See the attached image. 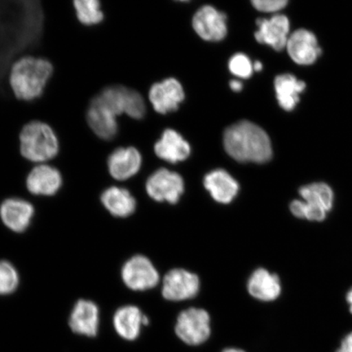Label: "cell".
Wrapping results in <instances>:
<instances>
[{
    "instance_id": "6da1fadb",
    "label": "cell",
    "mask_w": 352,
    "mask_h": 352,
    "mask_svg": "<svg viewBox=\"0 0 352 352\" xmlns=\"http://www.w3.org/2000/svg\"><path fill=\"white\" fill-rule=\"evenodd\" d=\"M55 67L43 56L25 55L12 64L8 83L13 96L21 102H34L45 94Z\"/></svg>"
},
{
    "instance_id": "7a4b0ae2",
    "label": "cell",
    "mask_w": 352,
    "mask_h": 352,
    "mask_svg": "<svg viewBox=\"0 0 352 352\" xmlns=\"http://www.w3.org/2000/svg\"><path fill=\"white\" fill-rule=\"evenodd\" d=\"M223 145L228 155L237 162L262 164L272 157L270 136L252 122L241 121L228 127Z\"/></svg>"
},
{
    "instance_id": "3957f363",
    "label": "cell",
    "mask_w": 352,
    "mask_h": 352,
    "mask_svg": "<svg viewBox=\"0 0 352 352\" xmlns=\"http://www.w3.org/2000/svg\"><path fill=\"white\" fill-rule=\"evenodd\" d=\"M19 151L21 156L32 164H47L60 153L58 134L45 121L35 120L25 122L19 134Z\"/></svg>"
},
{
    "instance_id": "277c9868",
    "label": "cell",
    "mask_w": 352,
    "mask_h": 352,
    "mask_svg": "<svg viewBox=\"0 0 352 352\" xmlns=\"http://www.w3.org/2000/svg\"><path fill=\"white\" fill-rule=\"evenodd\" d=\"M95 96L118 118L126 114L127 117L140 120L146 113L143 96L139 91L124 85H108Z\"/></svg>"
},
{
    "instance_id": "5b68a950",
    "label": "cell",
    "mask_w": 352,
    "mask_h": 352,
    "mask_svg": "<svg viewBox=\"0 0 352 352\" xmlns=\"http://www.w3.org/2000/svg\"><path fill=\"white\" fill-rule=\"evenodd\" d=\"M175 332L184 344L192 346L204 344L211 334L208 312L195 307L182 311L176 320Z\"/></svg>"
},
{
    "instance_id": "8992f818",
    "label": "cell",
    "mask_w": 352,
    "mask_h": 352,
    "mask_svg": "<svg viewBox=\"0 0 352 352\" xmlns=\"http://www.w3.org/2000/svg\"><path fill=\"white\" fill-rule=\"evenodd\" d=\"M123 283L134 292H144L155 287L160 276L155 267L144 255H135L123 265L121 272Z\"/></svg>"
},
{
    "instance_id": "52a82bcc",
    "label": "cell",
    "mask_w": 352,
    "mask_h": 352,
    "mask_svg": "<svg viewBox=\"0 0 352 352\" xmlns=\"http://www.w3.org/2000/svg\"><path fill=\"white\" fill-rule=\"evenodd\" d=\"M88 129L96 138L104 142H112L120 131L118 117L94 96L85 111Z\"/></svg>"
},
{
    "instance_id": "ba28073f",
    "label": "cell",
    "mask_w": 352,
    "mask_h": 352,
    "mask_svg": "<svg viewBox=\"0 0 352 352\" xmlns=\"http://www.w3.org/2000/svg\"><path fill=\"white\" fill-rule=\"evenodd\" d=\"M145 188L148 195L154 201L175 204L183 195L184 183L179 174L161 168L149 176Z\"/></svg>"
},
{
    "instance_id": "9c48e42d",
    "label": "cell",
    "mask_w": 352,
    "mask_h": 352,
    "mask_svg": "<svg viewBox=\"0 0 352 352\" xmlns=\"http://www.w3.org/2000/svg\"><path fill=\"white\" fill-rule=\"evenodd\" d=\"M200 289L198 276L182 268L167 272L162 285V296L170 301H184L195 298Z\"/></svg>"
},
{
    "instance_id": "30bf717a",
    "label": "cell",
    "mask_w": 352,
    "mask_h": 352,
    "mask_svg": "<svg viewBox=\"0 0 352 352\" xmlns=\"http://www.w3.org/2000/svg\"><path fill=\"white\" fill-rule=\"evenodd\" d=\"M285 48L290 58L299 65H314L322 54L318 38L307 29H298L290 34Z\"/></svg>"
},
{
    "instance_id": "8fae6325",
    "label": "cell",
    "mask_w": 352,
    "mask_h": 352,
    "mask_svg": "<svg viewBox=\"0 0 352 352\" xmlns=\"http://www.w3.org/2000/svg\"><path fill=\"white\" fill-rule=\"evenodd\" d=\"M63 184L60 171L48 164L35 165L26 176V188L36 196H54L60 191Z\"/></svg>"
},
{
    "instance_id": "7c38bea8",
    "label": "cell",
    "mask_w": 352,
    "mask_h": 352,
    "mask_svg": "<svg viewBox=\"0 0 352 352\" xmlns=\"http://www.w3.org/2000/svg\"><path fill=\"white\" fill-rule=\"evenodd\" d=\"M107 164L108 173L113 179L125 182L139 173L142 156L135 147H118L109 154Z\"/></svg>"
},
{
    "instance_id": "4fadbf2b",
    "label": "cell",
    "mask_w": 352,
    "mask_h": 352,
    "mask_svg": "<svg viewBox=\"0 0 352 352\" xmlns=\"http://www.w3.org/2000/svg\"><path fill=\"white\" fill-rule=\"evenodd\" d=\"M227 16L215 10L212 6H204L196 13L192 19V26L196 33L206 41L218 42L226 38Z\"/></svg>"
},
{
    "instance_id": "5bb4252c",
    "label": "cell",
    "mask_w": 352,
    "mask_h": 352,
    "mask_svg": "<svg viewBox=\"0 0 352 352\" xmlns=\"http://www.w3.org/2000/svg\"><path fill=\"white\" fill-rule=\"evenodd\" d=\"M256 24L258 30L254 36L259 43L266 44L278 52L286 47L290 35V24L287 16L276 14L270 19H259Z\"/></svg>"
},
{
    "instance_id": "9a60e30c",
    "label": "cell",
    "mask_w": 352,
    "mask_h": 352,
    "mask_svg": "<svg viewBox=\"0 0 352 352\" xmlns=\"http://www.w3.org/2000/svg\"><path fill=\"white\" fill-rule=\"evenodd\" d=\"M148 99L157 113L166 114L179 109L184 99V91L178 80L173 78H166L151 87Z\"/></svg>"
},
{
    "instance_id": "2e32d148",
    "label": "cell",
    "mask_w": 352,
    "mask_h": 352,
    "mask_svg": "<svg viewBox=\"0 0 352 352\" xmlns=\"http://www.w3.org/2000/svg\"><path fill=\"white\" fill-rule=\"evenodd\" d=\"M34 215V208L32 204L21 198H8L0 206V218L8 230L21 233L25 232Z\"/></svg>"
},
{
    "instance_id": "e0dca14e",
    "label": "cell",
    "mask_w": 352,
    "mask_h": 352,
    "mask_svg": "<svg viewBox=\"0 0 352 352\" xmlns=\"http://www.w3.org/2000/svg\"><path fill=\"white\" fill-rule=\"evenodd\" d=\"M100 323L99 307L94 302L80 299L73 307L69 325L74 333L87 337L98 336Z\"/></svg>"
},
{
    "instance_id": "ac0fdd59",
    "label": "cell",
    "mask_w": 352,
    "mask_h": 352,
    "mask_svg": "<svg viewBox=\"0 0 352 352\" xmlns=\"http://www.w3.org/2000/svg\"><path fill=\"white\" fill-rule=\"evenodd\" d=\"M113 327L123 340H138L142 327L149 324V320L140 308L135 306H123L116 311L113 318Z\"/></svg>"
},
{
    "instance_id": "d6986e66",
    "label": "cell",
    "mask_w": 352,
    "mask_h": 352,
    "mask_svg": "<svg viewBox=\"0 0 352 352\" xmlns=\"http://www.w3.org/2000/svg\"><path fill=\"white\" fill-rule=\"evenodd\" d=\"M298 198L316 209L332 212L336 204V192L333 187L324 180H314L298 189Z\"/></svg>"
},
{
    "instance_id": "ffe728a7",
    "label": "cell",
    "mask_w": 352,
    "mask_h": 352,
    "mask_svg": "<svg viewBox=\"0 0 352 352\" xmlns=\"http://www.w3.org/2000/svg\"><path fill=\"white\" fill-rule=\"evenodd\" d=\"M248 289L250 296L264 302L275 301L283 293L279 276L264 268H258L253 272L248 280Z\"/></svg>"
},
{
    "instance_id": "44dd1931",
    "label": "cell",
    "mask_w": 352,
    "mask_h": 352,
    "mask_svg": "<svg viewBox=\"0 0 352 352\" xmlns=\"http://www.w3.org/2000/svg\"><path fill=\"white\" fill-rule=\"evenodd\" d=\"M204 186L219 204H230L239 192V184L232 176L223 169L211 171L204 178Z\"/></svg>"
},
{
    "instance_id": "7402d4cb",
    "label": "cell",
    "mask_w": 352,
    "mask_h": 352,
    "mask_svg": "<svg viewBox=\"0 0 352 352\" xmlns=\"http://www.w3.org/2000/svg\"><path fill=\"white\" fill-rule=\"evenodd\" d=\"M154 152L161 160L176 164L187 160L190 155L191 148L177 131L167 129L154 145Z\"/></svg>"
},
{
    "instance_id": "603a6c76",
    "label": "cell",
    "mask_w": 352,
    "mask_h": 352,
    "mask_svg": "<svg viewBox=\"0 0 352 352\" xmlns=\"http://www.w3.org/2000/svg\"><path fill=\"white\" fill-rule=\"evenodd\" d=\"M274 87L279 105L285 111H292L300 101V95L306 89V83L292 74L276 77Z\"/></svg>"
},
{
    "instance_id": "cb8c5ba5",
    "label": "cell",
    "mask_w": 352,
    "mask_h": 352,
    "mask_svg": "<svg viewBox=\"0 0 352 352\" xmlns=\"http://www.w3.org/2000/svg\"><path fill=\"white\" fill-rule=\"evenodd\" d=\"M101 204L110 214L118 218H126L135 212L136 201L126 188L111 186L100 196Z\"/></svg>"
},
{
    "instance_id": "d4e9b609",
    "label": "cell",
    "mask_w": 352,
    "mask_h": 352,
    "mask_svg": "<svg viewBox=\"0 0 352 352\" xmlns=\"http://www.w3.org/2000/svg\"><path fill=\"white\" fill-rule=\"evenodd\" d=\"M72 6L74 16L83 26H98L105 20L103 4L99 0H74Z\"/></svg>"
},
{
    "instance_id": "484cf974",
    "label": "cell",
    "mask_w": 352,
    "mask_h": 352,
    "mask_svg": "<svg viewBox=\"0 0 352 352\" xmlns=\"http://www.w3.org/2000/svg\"><path fill=\"white\" fill-rule=\"evenodd\" d=\"M20 276L10 262L0 261V296H8L19 288Z\"/></svg>"
},
{
    "instance_id": "4316f807",
    "label": "cell",
    "mask_w": 352,
    "mask_h": 352,
    "mask_svg": "<svg viewBox=\"0 0 352 352\" xmlns=\"http://www.w3.org/2000/svg\"><path fill=\"white\" fill-rule=\"evenodd\" d=\"M228 68L233 76L241 78H249L254 70L252 61L243 54L233 56L228 63Z\"/></svg>"
},
{
    "instance_id": "83f0119b",
    "label": "cell",
    "mask_w": 352,
    "mask_h": 352,
    "mask_svg": "<svg viewBox=\"0 0 352 352\" xmlns=\"http://www.w3.org/2000/svg\"><path fill=\"white\" fill-rule=\"evenodd\" d=\"M253 6L263 12H278L288 4L286 0H254Z\"/></svg>"
},
{
    "instance_id": "f1b7e54d",
    "label": "cell",
    "mask_w": 352,
    "mask_h": 352,
    "mask_svg": "<svg viewBox=\"0 0 352 352\" xmlns=\"http://www.w3.org/2000/svg\"><path fill=\"white\" fill-rule=\"evenodd\" d=\"M336 352H352V329L342 337Z\"/></svg>"
},
{
    "instance_id": "f546056e",
    "label": "cell",
    "mask_w": 352,
    "mask_h": 352,
    "mask_svg": "<svg viewBox=\"0 0 352 352\" xmlns=\"http://www.w3.org/2000/svg\"><path fill=\"white\" fill-rule=\"evenodd\" d=\"M345 300L347 306H349V314L352 316V286L345 294Z\"/></svg>"
},
{
    "instance_id": "4dcf8cb0",
    "label": "cell",
    "mask_w": 352,
    "mask_h": 352,
    "mask_svg": "<svg viewBox=\"0 0 352 352\" xmlns=\"http://www.w3.org/2000/svg\"><path fill=\"white\" fill-rule=\"evenodd\" d=\"M230 85L231 89L233 91H236V92L241 91L242 90V88H243V85H242V82L239 80H236V79H234V80H232L230 82Z\"/></svg>"
},
{
    "instance_id": "1f68e13d",
    "label": "cell",
    "mask_w": 352,
    "mask_h": 352,
    "mask_svg": "<svg viewBox=\"0 0 352 352\" xmlns=\"http://www.w3.org/2000/svg\"><path fill=\"white\" fill-rule=\"evenodd\" d=\"M253 67L254 72H261L263 69V64L261 63V61H255V63L253 64Z\"/></svg>"
},
{
    "instance_id": "d6a6232c",
    "label": "cell",
    "mask_w": 352,
    "mask_h": 352,
    "mask_svg": "<svg viewBox=\"0 0 352 352\" xmlns=\"http://www.w3.org/2000/svg\"><path fill=\"white\" fill-rule=\"evenodd\" d=\"M221 352H246V351L241 349H237V347H228V349H223Z\"/></svg>"
}]
</instances>
